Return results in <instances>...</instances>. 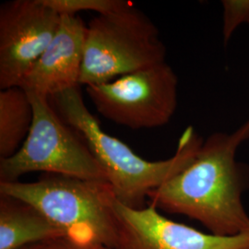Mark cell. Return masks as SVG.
<instances>
[{"label": "cell", "mask_w": 249, "mask_h": 249, "mask_svg": "<svg viewBox=\"0 0 249 249\" xmlns=\"http://www.w3.org/2000/svg\"><path fill=\"white\" fill-rule=\"evenodd\" d=\"M249 140V118L231 133L211 134L195 160L151 191V204L197 221L213 234L249 232V214L243 202L249 167L236 159L238 149Z\"/></svg>", "instance_id": "obj_1"}, {"label": "cell", "mask_w": 249, "mask_h": 249, "mask_svg": "<svg viewBox=\"0 0 249 249\" xmlns=\"http://www.w3.org/2000/svg\"><path fill=\"white\" fill-rule=\"evenodd\" d=\"M63 121L80 134L107 174L116 199L124 206L142 209L146 198L195 160L203 139L189 125L180 136L175 154L166 160L143 159L125 143L106 133L85 106L80 87L50 97Z\"/></svg>", "instance_id": "obj_2"}, {"label": "cell", "mask_w": 249, "mask_h": 249, "mask_svg": "<svg viewBox=\"0 0 249 249\" xmlns=\"http://www.w3.org/2000/svg\"><path fill=\"white\" fill-rule=\"evenodd\" d=\"M0 194L32 205L71 240L127 249L117 199L107 181L48 174L31 183H0Z\"/></svg>", "instance_id": "obj_3"}, {"label": "cell", "mask_w": 249, "mask_h": 249, "mask_svg": "<svg viewBox=\"0 0 249 249\" xmlns=\"http://www.w3.org/2000/svg\"><path fill=\"white\" fill-rule=\"evenodd\" d=\"M166 52L158 28L129 2L95 16L87 25L80 86L109 82L166 62Z\"/></svg>", "instance_id": "obj_4"}, {"label": "cell", "mask_w": 249, "mask_h": 249, "mask_svg": "<svg viewBox=\"0 0 249 249\" xmlns=\"http://www.w3.org/2000/svg\"><path fill=\"white\" fill-rule=\"evenodd\" d=\"M28 94L34 107L33 124L20 149L11 157L0 159V183L16 182L32 172L107 181L89 146L55 114L49 98Z\"/></svg>", "instance_id": "obj_5"}, {"label": "cell", "mask_w": 249, "mask_h": 249, "mask_svg": "<svg viewBox=\"0 0 249 249\" xmlns=\"http://www.w3.org/2000/svg\"><path fill=\"white\" fill-rule=\"evenodd\" d=\"M178 78L167 62L86 86L101 116L134 130L168 124L178 108Z\"/></svg>", "instance_id": "obj_6"}, {"label": "cell", "mask_w": 249, "mask_h": 249, "mask_svg": "<svg viewBox=\"0 0 249 249\" xmlns=\"http://www.w3.org/2000/svg\"><path fill=\"white\" fill-rule=\"evenodd\" d=\"M61 15L44 0H13L0 7V88L22 87L55 36Z\"/></svg>", "instance_id": "obj_7"}, {"label": "cell", "mask_w": 249, "mask_h": 249, "mask_svg": "<svg viewBox=\"0 0 249 249\" xmlns=\"http://www.w3.org/2000/svg\"><path fill=\"white\" fill-rule=\"evenodd\" d=\"M116 210L126 231L127 249H249V232L206 233L170 220L151 203L133 209L116 200Z\"/></svg>", "instance_id": "obj_8"}, {"label": "cell", "mask_w": 249, "mask_h": 249, "mask_svg": "<svg viewBox=\"0 0 249 249\" xmlns=\"http://www.w3.org/2000/svg\"><path fill=\"white\" fill-rule=\"evenodd\" d=\"M87 26L78 15H62L58 30L22 84L28 92L50 98L80 87Z\"/></svg>", "instance_id": "obj_9"}, {"label": "cell", "mask_w": 249, "mask_h": 249, "mask_svg": "<svg viewBox=\"0 0 249 249\" xmlns=\"http://www.w3.org/2000/svg\"><path fill=\"white\" fill-rule=\"evenodd\" d=\"M60 237L65 232L35 207L0 194V249H22Z\"/></svg>", "instance_id": "obj_10"}, {"label": "cell", "mask_w": 249, "mask_h": 249, "mask_svg": "<svg viewBox=\"0 0 249 249\" xmlns=\"http://www.w3.org/2000/svg\"><path fill=\"white\" fill-rule=\"evenodd\" d=\"M34 121V107L22 87L0 91V159L14 155L29 135Z\"/></svg>", "instance_id": "obj_11"}, {"label": "cell", "mask_w": 249, "mask_h": 249, "mask_svg": "<svg viewBox=\"0 0 249 249\" xmlns=\"http://www.w3.org/2000/svg\"><path fill=\"white\" fill-rule=\"evenodd\" d=\"M59 15H77L80 11H94L98 15L122 9L129 4L125 0H44Z\"/></svg>", "instance_id": "obj_12"}, {"label": "cell", "mask_w": 249, "mask_h": 249, "mask_svg": "<svg viewBox=\"0 0 249 249\" xmlns=\"http://www.w3.org/2000/svg\"><path fill=\"white\" fill-rule=\"evenodd\" d=\"M223 36L226 45L234 32L249 21V0H223Z\"/></svg>", "instance_id": "obj_13"}, {"label": "cell", "mask_w": 249, "mask_h": 249, "mask_svg": "<svg viewBox=\"0 0 249 249\" xmlns=\"http://www.w3.org/2000/svg\"><path fill=\"white\" fill-rule=\"evenodd\" d=\"M22 249H114L104 246L81 243L71 240L68 237H60L52 240L45 241L36 245H32Z\"/></svg>", "instance_id": "obj_14"}, {"label": "cell", "mask_w": 249, "mask_h": 249, "mask_svg": "<svg viewBox=\"0 0 249 249\" xmlns=\"http://www.w3.org/2000/svg\"><path fill=\"white\" fill-rule=\"evenodd\" d=\"M248 24H249V23H248Z\"/></svg>", "instance_id": "obj_15"}]
</instances>
